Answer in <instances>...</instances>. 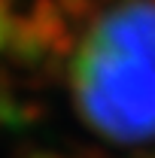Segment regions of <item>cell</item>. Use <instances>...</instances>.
Listing matches in <instances>:
<instances>
[{
  "label": "cell",
  "instance_id": "obj_1",
  "mask_svg": "<svg viewBox=\"0 0 155 158\" xmlns=\"http://www.w3.org/2000/svg\"><path fill=\"white\" fill-rule=\"evenodd\" d=\"M70 91L100 137H155V0H125L85 31L70 64Z\"/></svg>",
  "mask_w": 155,
  "mask_h": 158
}]
</instances>
